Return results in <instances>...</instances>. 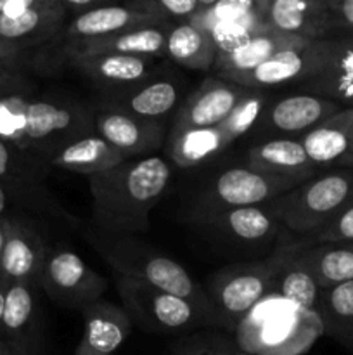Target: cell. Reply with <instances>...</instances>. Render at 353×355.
Here are the masks:
<instances>
[{
  "label": "cell",
  "instance_id": "6da1fadb",
  "mask_svg": "<svg viewBox=\"0 0 353 355\" xmlns=\"http://www.w3.org/2000/svg\"><path fill=\"white\" fill-rule=\"evenodd\" d=\"M172 168L161 156L128 159L89 177L92 218L107 236H128L149 229V215L166 193Z\"/></svg>",
  "mask_w": 353,
  "mask_h": 355
},
{
  "label": "cell",
  "instance_id": "7a4b0ae2",
  "mask_svg": "<svg viewBox=\"0 0 353 355\" xmlns=\"http://www.w3.org/2000/svg\"><path fill=\"white\" fill-rule=\"evenodd\" d=\"M322 335L317 312L270 293L241 319L234 340L248 355H303Z\"/></svg>",
  "mask_w": 353,
  "mask_h": 355
},
{
  "label": "cell",
  "instance_id": "3957f363",
  "mask_svg": "<svg viewBox=\"0 0 353 355\" xmlns=\"http://www.w3.org/2000/svg\"><path fill=\"white\" fill-rule=\"evenodd\" d=\"M89 241L116 276L138 281L156 290L192 302L217 321L206 291L179 262L128 236L89 234Z\"/></svg>",
  "mask_w": 353,
  "mask_h": 355
},
{
  "label": "cell",
  "instance_id": "277c9868",
  "mask_svg": "<svg viewBox=\"0 0 353 355\" xmlns=\"http://www.w3.org/2000/svg\"><path fill=\"white\" fill-rule=\"evenodd\" d=\"M353 200V170L336 168L305 180L269 203L294 239L310 238Z\"/></svg>",
  "mask_w": 353,
  "mask_h": 355
},
{
  "label": "cell",
  "instance_id": "5b68a950",
  "mask_svg": "<svg viewBox=\"0 0 353 355\" xmlns=\"http://www.w3.org/2000/svg\"><path fill=\"white\" fill-rule=\"evenodd\" d=\"M301 182L305 180L263 173L249 166H232L211 179L197 194L189 210V222L199 225L228 210L269 205Z\"/></svg>",
  "mask_w": 353,
  "mask_h": 355
},
{
  "label": "cell",
  "instance_id": "8992f818",
  "mask_svg": "<svg viewBox=\"0 0 353 355\" xmlns=\"http://www.w3.org/2000/svg\"><path fill=\"white\" fill-rule=\"evenodd\" d=\"M96 134V113L73 101L31 99L21 153L48 166L52 156L69 142Z\"/></svg>",
  "mask_w": 353,
  "mask_h": 355
},
{
  "label": "cell",
  "instance_id": "52a82bcc",
  "mask_svg": "<svg viewBox=\"0 0 353 355\" xmlns=\"http://www.w3.org/2000/svg\"><path fill=\"white\" fill-rule=\"evenodd\" d=\"M275 267L277 252H273L256 262L232 263L210 277L206 295L221 331L232 335L241 319L270 295Z\"/></svg>",
  "mask_w": 353,
  "mask_h": 355
},
{
  "label": "cell",
  "instance_id": "ba28073f",
  "mask_svg": "<svg viewBox=\"0 0 353 355\" xmlns=\"http://www.w3.org/2000/svg\"><path fill=\"white\" fill-rule=\"evenodd\" d=\"M116 288L125 311L145 331L156 335L196 331L201 328H218L217 321L208 312L175 295L147 286L128 277L116 276Z\"/></svg>",
  "mask_w": 353,
  "mask_h": 355
},
{
  "label": "cell",
  "instance_id": "9c48e42d",
  "mask_svg": "<svg viewBox=\"0 0 353 355\" xmlns=\"http://www.w3.org/2000/svg\"><path fill=\"white\" fill-rule=\"evenodd\" d=\"M68 19L62 0H0V40L30 52L52 44Z\"/></svg>",
  "mask_w": 353,
  "mask_h": 355
},
{
  "label": "cell",
  "instance_id": "30bf717a",
  "mask_svg": "<svg viewBox=\"0 0 353 355\" xmlns=\"http://www.w3.org/2000/svg\"><path fill=\"white\" fill-rule=\"evenodd\" d=\"M38 284L57 305L78 311L100 300L107 288V281L99 272L66 248L47 252Z\"/></svg>",
  "mask_w": 353,
  "mask_h": 355
},
{
  "label": "cell",
  "instance_id": "8fae6325",
  "mask_svg": "<svg viewBox=\"0 0 353 355\" xmlns=\"http://www.w3.org/2000/svg\"><path fill=\"white\" fill-rule=\"evenodd\" d=\"M329 47H331V37L308 40L307 44L279 52L253 71L228 76L225 80L253 90H265L269 87L286 85V83L298 87L322 68L327 59Z\"/></svg>",
  "mask_w": 353,
  "mask_h": 355
},
{
  "label": "cell",
  "instance_id": "7c38bea8",
  "mask_svg": "<svg viewBox=\"0 0 353 355\" xmlns=\"http://www.w3.org/2000/svg\"><path fill=\"white\" fill-rule=\"evenodd\" d=\"M338 103L314 96V94H291L266 104L262 118L253 130L269 139H298L329 116L341 111Z\"/></svg>",
  "mask_w": 353,
  "mask_h": 355
},
{
  "label": "cell",
  "instance_id": "4fadbf2b",
  "mask_svg": "<svg viewBox=\"0 0 353 355\" xmlns=\"http://www.w3.org/2000/svg\"><path fill=\"white\" fill-rule=\"evenodd\" d=\"M249 92L251 89L218 76H208L176 110L170 134L189 128L218 127Z\"/></svg>",
  "mask_w": 353,
  "mask_h": 355
},
{
  "label": "cell",
  "instance_id": "5bb4252c",
  "mask_svg": "<svg viewBox=\"0 0 353 355\" xmlns=\"http://www.w3.org/2000/svg\"><path fill=\"white\" fill-rule=\"evenodd\" d=\"M47 250L40 232L26 220L9 217L7 236L0 255V284H35L40 281Z\"/></svg>",
  "mask_w": 353,
  "mask_h": 355
},
{
  "label": "cell",
  "instance_id": "9a60e30c",
  "mask_svg": "<svg viewBox=\"0 0 353 355\" xmlns=\"http://www.w3.org/2000/svg\"><path fill=\"white\" fill-rule=\"evenodd\" d=\"M265 23L270 30L308 40L338 35L327 0H266Z\"/></svg>",
  "mask_w": 353,
  "mask_h": 355
},
{
  "label": "cell",
  "instance_id": "2e32d148",
  "mask_svg": "<svg viewBox=\"0 0 353 355\" xmlns=\"http://www.w3.org/2000/svg\"><path fill=\"white\" fill-rule=\"evenodd\" d=\"M96 134L128 159L144 158L145 153H152L163 146L166 123L141 120L121 111L100 107L96 113Z\"/></svg>",
  "mask_w": 353,
  "mask_h": 355
},
{
  "label": "cell",
  "instance_id": "e0dca14e",
  "mask_svg": "<svg viewBox=\"0 0 353 355\" xmlns=\"http://www.w3.org/2000/svg\"><path fill=\"white\" fill-rule=\"evenodd\" d=\"M64 64H69L92 83L106 89L107 96L141 85L152 78L156 68L154 59L121 54L82 55L68 59Z\"/></svg>",
  "mask_w": 353,
  "mask_h": 355
},
{
  "label": "cell",
  "instance_id": "ac0fdd59",
  "mask_svg": "<svg viewBox=\"0 0 353 355\" xmlns=\"http://www.w3.org/2000/svg\"><path fill=\"white\" fill-rule=\"evenodd\" d=\"M161 24L158 19L145 14L138 9L134 2L128 3H107L96 10L75 17L64 26V30L55 37V40L48 45H55L59 42L69 44V42L93 40V38L109 37V35L123 33L128 30L137 28L156 26ZM166 26V24H165Z\"/></svg>",
  "mask_w": 353,
  "mask_h": 355
},
{
  "label": "cell",
  "instance_id": "d6986e66",
  "mask_svg": "<svg viewBox=\"0 0 353 355\" xmlns=\"http://www.w3.org/2000/svg\"><path fill=\"white\" fill-rule=\"evenodd\" d=\"M298 87L305 94L353 107V33L331 37V47L322 68Z\"/></svg>",
  "mask_w": 353,
  "mask_h": 355
},
{
  "label": "cell",
  "instance_id": "ffe728a7",
  "mask_svg": "<svg viewBox=\"0 0 353 355\" xmlns=\"http://www.w3.org/2000/svg\"><path fill=\"white\" fill-rule=\"evenodd\" d=\"M170 26L156 24V26L137 28L123 33L109 35V37L93 38V40L69 42L61 47V61L73 58L96 54H121L141 55V58H163L166 49V37Z\"/></svg>",
  "mask_w": 353,
  "mask_h": 355
},
{
  "label": "cell",
  "instance_id": "44dd1931",
  "mask_svg": "<svg viewBox=\"0 0 353 355\" xmlns=\"http://www.w3.org/2000/svg\"><path fill=\"white\" fill-rule=\"evenodd\" d=\"M298 139L317 172L343 168L353 149V107H343Z\"/></svg>",
  "mask_w": 353,
  "mask_h": 355
},
{
  "label": "cell",
  "instance_id": "7402d4cb",
  "mask_svg": "<svg viewBox=\"0 0 353 355\" xmlns=\"http://www.w3.org/2000/svg\"><path fill=\"white\" fill-rule=\"evenodd\" d=\"M85 329L73 355H111L132 331V318L125 307L97 300L82 311Z\"/></svg>",
  "mask_w": 353,
  "mask_h": 355
},
{
  "label": "cell",
  "instance_id": "603a6c76",
  "mask_svg": "<svg viewBox=\"0 0 353 355\" xmlns=\"http://www.w3.org/2000/svg\"><path fill=\"white\" fill-rule=\"evenodd\" d=\"M180 85L170 78H149L134 89L111 94L104 99L107 110L121 111L141 120L163 121L176 107Z\"/></svg>",
  "mask_w": 353,
  "mask_h": 355
},
{
  "label": "cell",
  "instance_id": "cb8c5ba5",
  "mask_svg": "<svg viewBox=\"0 0 353 355\" xmlns=\"http://www.w3.org/2000/svg\"><path fill=\"white\" fill-rule=\"evenodd\" d=\"M213 234L239 245H263L275 239L282 227L269 205L228 210L199 224Z\"/></svg>",
  "mask_w": 353,
  "mask_h": 355
},
{
  "label": "cell",
  "instance_id": "d4e9b609",
  "mask_svg": "<svg viewBox=\"0 0 353 355\" xmlns=\"http://www.w3.org/2000/svg\"><path fill=\"white\" fill-rule=\"evenodd\" d=\"M246 166L272 175L308 180L317 170L308 159L300 139H269L260 141L246 151Z\"/></svg>",
  "mask_w": 353,
  "mask_h": 355
},
{
  "label": "cell",
  "instance_id": "484cf974",
  "mask_svg": "<svg viewBox=\"0 0 353 355\" xmlns=\"http://www.w3.org/2000/svg\"><path fill=\"white\" fill-rule=\"evenodd\" d=\"M296 259L307 267L320 290L353 281V243H324L301 246L286 243Z\"/></svg>",
  "mask_w": 353,
  "mask_h": 355
},
{
  "label": "cell",
  "instance_id": "4316f807",
  "mask_svg": "<svg viewBox=\"0 0 353 355\" xmlns=\"http://www.w3.org/2000/svg\"><path fill=\"white\" fill-rule=\"evenodd\" d=\"M307 42L308 38L291 37V35H282L279 31L269 30L265 33H260L258 37L251 38L248 44L239 47L237 51L218 55L213 69L217 71L218 78L224 80L228 76L244 75V73L258 68L260 64L266 62L279 52L298 47V45H303Z\"/></svg>",
  "mask_w": 353,
  "mask_h": 355
},
{
  "label": "cell",
  "instance_id": "83f0119b",
  "mask_svg": "<svg viewBox=\"0 0 353 355\" xmlns=\"http://www.w3.org/2000/svg\"><path fill=\"white\" fill-rule=\"evenodd\" d=\"M125 162H128L127 156L116 151L111 144H107L102 137L92 134L76 139V141L69 142L64 148L59 149L52 156L48 166L90 177L114 168Z\"/></svg>",
  "mask_w": 353,
  "mask_h": 355
},
{
  "label": "cell",
  "instance_id": "f1b7e54d",
  "mask_svg": "<svg viewBox=\"0 0 353 355\" xmlns=\"http://www.w3.org/2000/svg\"><path fill=\"white\" fill-rule=\"evenodd\" d=\"M277 267L273 272L270 293L282 297L307 311L317 312L320 305L322 290L307 267L296 259L293 250L287 245L275 248Z\"/></svg>",
  "mask_w": 353,
  "mask_h": 355
},
{
  "label": "cell",
  "instance_id": "f546056e",
  "mask_svg": "<svg viewBox=\"0 0 353 355\" xmlns=\"http://www.w3.org/2000/svg\"><path fill=\"white\" fill-rule=\"evenodd\" d=\"M165 55L187 69L208 71L215 68L218 49L206 30L187 21L170 26Z\"/></svg>",
  "mask_w": 353,
  "mask_h": 355
},
{
  "label": "cell",
  "instance_id": "4dcf8cb0",
  "mask_svg": "<svg viewBox=\"0 0 353 355\" xmlns=\"http://www.w3.org/2000/svg\"><path fill=\"white\" fill-rule=\"evenodd\" d=\"M228 142L218 127L189 128L170 134L168 153L172 162L180 168H190L220 155Z\"/></svg>",
  "mask_w": 353,
  "mask_h": 355
},
{
  "label": "cell",
  "instance_id": "1f68e13d",
  "mask_svg": "<svg viewBox=\"0 0 353 355\" xmlns=\"http://www.w3.org/2000/svg\"><path fill=\"white\" fill-rule=\"evenodd\" d=\"M318 315L324 335L353 354V281L322 290Z\"/></svg>",
  "mask_w": 353,
  "mask_h": 355
},
{
  "label": "cell",
  "instance_id": "d6a6232c",
  "mask_svg": "<svg viewBox=\"0 0 353 355\" xmlns=\"http://www.w3.org/2000/svg\"><path fill=\"white\" fill-rule=\"evenodd\" d=\"M35 326V293L31 284H10L6 291L2 329L16 345H26Z\"/></svg>",
  "mask_w": 353,
  "mask_h": 355
},
{
  "label": "cell",
  "instance_id": "836d02e7",
  "mask_svg": "<svg viewBox=\"0 0 353 355\" xmlns=\"http://www.w3.org/2000/svg\"><path fill=\"white\" fill-rule=\"evenodd\" d=\"M266 0H211L210 6L201 10L192 23L204 28L213 23H265Z\"/></svg>",
  "mask_w": 353,
  "mask_h": 355
},
{
  "label": "cell",
  "instance_id": "e575fe53",
  "mask_svg": "<svg viewBox=\"0 0 353 355\" xmlns=\"http://www.w3.org/2000/svg\"><path fill=\"white\" fill-rule=\"evenodd\" d=\"M270 101V94L266 90H253L234 107L230 114L218 125L224 134L225 141L232 144L239 137L246 135L256 127L262 118L266 104Z\"/></svg>",
  "mask_w": 353,
  "mask_h": 355
},
{
  "label": "cell",
  "instance_id": "d590c367",
  "mask_svg": "<svg viewBox=\"0 0 353 355\" xmlns=\"http://www.w3.org/2000/svg\"><path fill=\"white\" fill-rule=\"evenodd\" d=\"M237 345L230 333L206 328L183 336L172 349V355H235Z\"/></svg>",
  "mask_w": 353,
  "mask_h": 355
},
{
  "label": "cell",
  "instance_id": "8d00e7d4",
  "mask_svg": "<svg viewBox=\"0 0 353 355\" xmlns=\"http://www.w3.org/2000/svg\"><path fill=\"white\" fill-rule=\"evenodd\" d=\"M134 3L161 24L173 26L192 21L210 6L211 0H134Z\"/></svg>",
  "mask_w": 353,
  "mask_h": 355
},
{
  "label": "cell",
  "instance_id": "74e56055",
  "mask_svg": "<svg viewBox=\"0 0 353 355\" xmlns=\"http://www.w3.org/2000/svg\"><path fill=\"white\" fill-rule=\"evenodd\" d=\"M30 96L0 97V139L16 149L23 148L24 128H26V107Z\"/></svg>",
  "mask_w": 353,
  "mask_h": 355
},
{
  "label": "cell",
  "instance_id": "f35d334b",
  "mask_svg": "<svg viewBox=\"0 0 353 355\" xmlns=\"http://www.w3.org/2000/svg\"><path fill=\"white\" fill-rule=\"evenodd\" d=\"M38 166L30 156L0 139V184L9 187L17 184L28 186L37 179Z\"/></svg>",
  "mask_w": 353,
  "mask_h": 355
},
{
  "label": "cell",
  "instance_id": "ab89813d",
  "mask_svg": "<svg viewBox=\"0 0 353 355\" xmlns=\"http://www.w3.org/2000/svg\"><path fill=\"white\" fill-rule=\"evenodd\" d=\"M208 33L213 38L215 45L218 49V55L228 54V52L237 51L244 44H248L251 38L258 37L260 33H265L270 28L266 23L262 24H246V23H213L204 26Z\"/></svg>",
  "mask_w": 353,
  "mask_h": 355
},
{
  "label": "cell",
  "instance_id": "60d3db41",
  "mask_svg": "<svg viewBox=\"0 0 353 355\" xmlns=\"http://www.w3.org/2000/svg\"><path fill=\"white\" fill-rule=\"evenodd\" d=\"M291 243L301 246L324 245V243H353V200L320 231L311 234L310 238L294 239Z\"/></svg>",
  "mask_w": 353,
  "mask_h": 355
},
{
  "label": "cell",
  "instance_id": "b9f144b4",
  "mask_svg": "<svg viewBox=\"0 0 353 355\" xmlns=\"http://www.w3.org/2000/svg\"><path fill=\"white\" fill-rule=\"evenodd\" d=\"M31 90H33V83L26 78L23 71L0 68V97L17 96V94L30 96Z\"/></svg>",
  "mask_w": 353,
  "mask_h": 355
},
{
  "label": "cell",
  "instance_id": "7bdbcfd3",
  "mask_svg": "<svg viewBox=\"0 0 353 355\" xmlns=\"http://www.w3.org/2000/svg\"><path fill=\"white\" fill-rule=\"evenodd\" d=\"M339 33H353V0H327Z\"/></svg>",
  "mask_w": 353,
  "mask_h": 355
},
{
  "label": "cell",
  "instance_id": "ee69618b",
  "mask_svg": "<svg viewBox=\"0 0 353 355\" xmlns=\"http://www.w3.org/2000/svg\"><path fill=\"white\" fill-rule=\"evenodd\" d=\"M26 61L28 52L19 51V49L0 40V68L12 69V71H23Z\"/></svg>",
  "mask_w": 353,
  "mask_h": 355
},
{
  "label": "cell",
  "instance_id": "f6af8a7d",
  "mask_svg": "<svg viewBox=\"0 0 353 355\" xmlns=\"http://www.w3.org/2000/svg\"><path fill=\"white\" fill-rule=\"evenodd\" d=\"M107 3H111L109 0H62V6L68 12V17H71V19L107 6Z\"/></svg>",
  "mask_w": 353,
  "mask_h": 355
},
{
  "label": "cell",
  "instance_id": "bcb514c9",
  "mask_svg": "<svg viewBox=\"0 0 353 355\" xmlns=\"http://www.w3.org/2000/svg\"><path fill=\"white\" fill-rule=\"evenodd\" d=\"M12 193L14 187L0 184V217H7L6 214L9 211L10 201H12Z\"/></svg>",
  "mask_w": 353,
  "mask_h": 355
},
{
  "label": "cell",
  "instance_id": "7dc6e473",
  "mask_svg": "<svg viewBox=\"0 0 353 355\" xmlns=\"http://www.w3.org/2000/svg\"><path fill=\"white\" fill-rule=\"evenodd\" d=\"M7 222H9V217H0V255H2L3 245H6V236H7Z\"/></svg>",
  "mask_w": 353,
  "mask_h": 355
},
{
  "label": "cell",
  "instance_id": "c3c4849f",
  "mask_svg": "<svg viewBox=\"0 0 353 355\" xmlns=\"http://www.w3.org/2000/svg\"><path fill=\"white\" fill-rule=\"evenodd\" d=\"M6 291L7 288L0 284V329H2V318H3V307H6Z\"/></svg>",
  "mask_w": 353,
  "mask_h": 355
},
{
  "label": "cell",
  "instance_id": "681fc988",
  "mask_svg": "<svg viewBox=\"0 0 353 355\" xmlns=\"http://www.w3.org/2000/svg\"><path fill=\"white\" fill-rule=\"evenodd\" d=\"M343 168H352L353 170V149H352V153H350L348 158H346V162L343 163Z\"/></svg>",
  "mask_w": 353,
  "mask_h": 355
},
{
  "label": "cell",
  "instance_id": "f907efd6",
  "mask_svg": "<svg viewBox=\"0 0 353 355\" xmlns=\"http://www.w3.org/2000/svg\"><path fill=\"white\" fill-rule=\"evenodd\" d=\"M0 355H10V352H9V350H7V349H6V347H3V345H2V343H0Z\"/></svg>",
  "mask_w": 353,
  "mask_h": 355
},
{
  "label": "cell",
  "instance_id": "816d5d0a",
  "mask_svg": "<svg viewBox=\"0 0 353 355\" xmlns=\"http://www.w3.org/2000/svg\"><path fill=\"white\" fill-rule=\"evenodd\" d=\"M235 355H248V354H242L241 350H237V354H235Z\"/></svg>",
  "mask_w": 353,
  "mask_h": 355
}]
</instances>
